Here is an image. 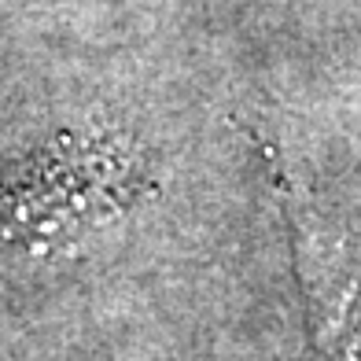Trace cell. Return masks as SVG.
Instances as JSON below:
<instances>
[{
  "label": "cell",
  "instance_id": "cell-1",
  "mask_svg": "<svg viewBox=\"0 0 361 361\" xmlns=\"http://www.w3.org/2000/svg\"><path fill=\"white\" fill-rule=\"evenodd\" d=\"M276 195L291 221L295 269L306 295V317L314 328L321 361H361V266L343 233L321 214L314 195L276 170Z\"/></svg>",
  "mask_w": 361,
  "mask_h": 361
}]
</instances>
